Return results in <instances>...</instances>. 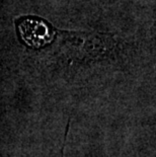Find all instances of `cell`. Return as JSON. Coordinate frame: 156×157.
<instances>
[{"label": "cell", "instance_id": "obj_1", "mask_svg": "<svg viewBox=\"0 0 156 157\" xmlns=\"http://www.w3.org/2000/svg\"><path fill=\"white\" fill-rule=\"evenodd\" d=\"M19 31L25 43L32 47H41L51 41L48 25L41 19L26 18L19 23Z\"/></svg>", "mask_w": 156, "mask_h": 157}]
</instances>
